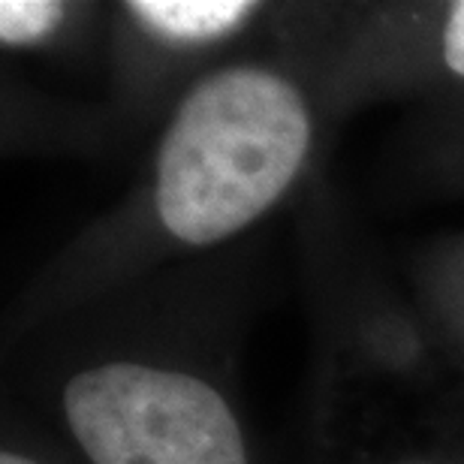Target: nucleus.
Instances as JSON below:
<instances>
[{
    "label": "nucleus",
    "instance_id": "1",
    "mask_svg": "<svg viewBox=\"0 0 464 464\" xmlns=\"http://www.w3.org/2000/svg\"><path fill=\"white\" fill-rule=\"evenodd\" d=\"M311 145L308 103L263 67L220 70L184 97L157 154V215L188 245L245 229L299 175Z\"/></svg>",
    "mask_w": 464,
    "mask_h": 464
},
{
    "label": "nucleus",
    "instance_id": "2",
    "mask_svg": "<svg viewBox=\"0 0 464 464\" xmlns=\"http://www.w3.org/2000/svg\"><path fill=\"white\" fill-rule=\"evenodd\" d=\"M63 413L91 464H247L227 398L184 371L139 362L79 371Z\"/></svg>",
    "mask_w": 464,
    "mask_h": 464
},
{
    "label": "nucleus",
    "instance_id": "3",
    "mask_svg": "<svg viewBox=\"0 0 464 464\" xmlns=\"http://www.w3.org/2000/svg\"><path fill=\"white\" fill-rule=\"evenodd\" d=\"M254 9L256 6L247 0H136L130 4V13L154 34L188 43L215 40L236 31Z\"/></svg>",
    "mask_w": 464,
    "mask_h": 464
},
{
    "label": "nucleus",
    "instance_id": "4",
    "mask_svg": "<svg viewBox=\"0 0 464 464\" xmlns=\"http://www.w3.org/2000/svg\"><path fill=\"white\" fill-rule=\"evenodd\" d=\"M63 6L54 0H4L0 4V40L24 45L49 36L61 24Z\"/></svg>",
    "mask_w": 464,
    "mask_h": 464
},
{
    "label": "nucleus",
    "instance_id": "5",
    "mask_svg": "<svg viewBox=\"0 0 464 464\" xmlns=\"http://www.w3.org/2000/svg\"><path fill=\"white\" fill-rule=\"evenodd\" d=\"M443 61L452 72L464 76V0L450 9L447 34H443Z\"/></svg>",
    "mask_w": 464,
    "mask_h": 464
},
{
    "label": "nucleus",
    "instance_id": "6",
    "mask_svg": "<svg viewBox=\"0 0 464 464\" xmlns=\"http://www.w3.org/2000/svg\"><path fill=\"white\" fill-rule=\"evenodd\" d=\"M0 464H36V461L24 459V456H18V452H13V450H6L4 456H0Z\"/></svg>",
    "mask_w": 464,
    "mask_h": 464
}]
</instances>
